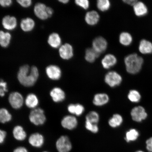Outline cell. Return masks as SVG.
I'll return each instance as SVG.
<instances>
[{
  "mask_svg": "<svg viewBox=\"0 0 152 152\" xmlns=\"http://www.w3.org/2000/svg\"><path fill=\"white\" fill-rule=\"evenodd\" d=\"M39 76L37 66L24 65L20 66L18 73V79L21 84L25 87L33 86L37 82Z\"/></svg>",
  "mask_w": 152,
  "mask_h": 152,
  "instance_id": "cell-1",
  "label": "cell"
},
{
  "mask_svg": "<svg viewBox=\"0 0 152 152\" xmlns=\"http://www.w3.org/2000/svg\"><path fill=\"white\" fill-rule=\"evenodd\" d=\"M144 62L143 58L136 53L129 54L124 58L126 71L132 75H135L141 71Z\"/></svg>",
  "mask_w": 152,
  "mask_h": 152,
  "instance_id": "cell-2",
  "label": "cell"
},
{
  "mask_svg": "<svg viewBox=\"0 0 152 152\" xmlns=\"http://www.w3.org/2000/svg\"><path fill=\"white\" fill-rule=\"evenodd\" d=\"M34 12L37 18L45 20L52 17L53 10L51 7H47L44 4L39 3L34 7Z\"/></svg>",
  "mask_w": 152,
  "mask_h": 152,
  "instance_id": "cell-3",
  "label": "cell"
},
{
  "mask_svg": "<svg viewBox=\"0 0 152 152\" xmlns=\"http://www.w3.org/2000/svg\"><path fill=\"white\" fill-rule=\"evenodd\" d=\"M29 120L32 123L36 125H42L46 121V118L43 110L41 108H35L31 110L29 115Z\"/></svg>",
  "mask_w": 152,
  "mask_h": 152,
  "instance_id": "cell-4",
  "label": "cell"
},
{
  "mask_svg": "<svg viewBox=\"0 0 152 152\" xmlns=\"http://www.w3.org/2000/svg\"><path fill=\"white\" fill-rule=\"evenodd\" d=\"M104 81L109 86L114 87L118 86L122 81V78L118 73L115 71H110L104 77Z\"/></svg>",
  "mask_w": 152,
  "mask_h": 152,
  "instance_id": "cell-5",
  "label": "cell"
},
{
  "mask_svg": "<svg viewBox=\"0 0 152 152\" xmlns=\"http://www.w3.org/2000/svg\"><path fill=\"white\" fill-rule=\"evenodd\" d=\"M56 148L58 152H69L72 149V144L69 138L62 136L57 140Z\"/></svg>",
  "mask_w": 152,
  "mask_h": 152,
  "instance_id": "cell-6",
  "label": "cell"
},
{
  "mask_svg": "<svg viewBox=\"0 0 152 152\" xmlns=\"http://www.w3.org/2000/svg\"><path fill=\"white\" fill-rule=\"evenodd\" d=\"M8 99L9 104L14 109H20L23 105L24 99L20 93L17 92L11 93L9 95Z\"/></svg>",
  "mask_w": 152,
  "mask_h": 152,
  "instance_id": "cell-7",
  "label": "cell"
},
{
  "mask_svg": "<svg viewBox=\"0 0 152 152\" xmlns=\"http://www.w3.org/2000/svg\"><path fill=\"white\" fill-rule=\"evenodd\" d=\"M131 115L133 120L137 122H141L147 118L148 116L145 109L140 106L133 108L131 111Z\"/></svg>",
  "mask_w": 152,
  "mask_h": 152,
  "instance_id": "cell-8",
  "label": "cell"
},
{
  "mask_svg": "<svg viewBox=\"0 0 152 152\" xmlns=\"http://www.w3.org/2000/svg\"><path fill=\"white\" fill-rule=\"evenodd\" d=\"M45 72L49 78L53 80H58L61 77V70L56 65H50L47 66Z\"/></svg>",
  "mask_w": 152,
  "mask_h": 152,
  "instance_id": "cell-9",
  "label": "cell"
},
{
  "mask_svg": "<svg viewBox=\"0 0 152 152\" xmlns=\"http://www.w3.org/2000/svg\"><path fill=\"white\" fill-rule=\"evenodd\" d=\"M107 47V41L103 37H98L93 41L92 48L100 54L105 52Z\"/></svg>",
  "mask_w": 152,
  "mask_h": 152,
  "instance_id": "cell-10",
  "label": "cell"
},
{
  "mask_svg": "<svg viewBox=\"0 0 152 152\" xmlns=\"http://www.w3.org/2000/svg\"><path fill=\"white\" fill-rule=\"evenodd\" d=\"M60 56L63 59L68 60L73 56L74 51L72 45L68 43L62 45L59 49Z\"/></svg>",
  "mask_w": 152,
  "mask_h": 152,
  "instance_id": "cell-11",
  "label": "cell"
},
{
  "mask_svg": "<svg viewBox=\"0 0 152 152\" xmlns=\"http://www.w3.org/2000/svg\"><path fill=\"white\" fill-rule=\"evenodd\" d=\"M77 121L76 118L73 115H66L62 119L61 124L64 128L72 130L77 126Z\"/></svg>",
  "mask_w": 152,
  "mask_h": 152,
  "instance_id": "cell-12",
  "label": "cell"
},
{
  "mask_svg": "<svg viewBox=\"0 0 152 152\" xmlns=\"http://www.w3.org/2000/svg\"><path fill=\"white\" fill-rule=\"evenodd\" d=\"M44 141L43 136L39 133L31 134L28 138V142L30 145L36 148H39L42 147Z\"/></svg>",
  "mask_w": 152,
  "mask_h": 152,
  "instance_id": "cell-13",
  "label": "cell"
},
{
  "mask_svg": "<svg viewBox=\"0 0 152 152\" xmlns=\"http://www.w3.org/2000/svg\"><path fill=\"white\" fill-rule=\"evenodd\" d=\"M50 94L53 101L56 103L62 102L65 99V93L59 87H56L53 88L50 91Z\"/></svg>",
  "mask_w": 152,
  "mask_h": 152,
  "instance_id": "cell-14",
  "label": "cell"
},
{
  "mask_svg": "<svg viewBox=\"0 0 152 152\" xmlns=\"http://www.w3.org/2000/svg\"><path fill=\"white\" fill-rule=\"evenodd\" d=\"M17 20L14 16L7 15L2 20V24L5 29L12 30L16 28L17 26Z\"/></svg>",
  "mask_w": 152,
  "mask_h": 152,
  "instance_id": "cell-15",
  "label": "cell"
},
{
  "mask_svg": "<svg viewBox=\"0 0 152 152\" xmlns=\"http://www.w3.org/2000/svg\"><path fill=\"white\" fill-rule=\"evenodd\" d=\"M85 20L86 23L91 26L96 25L99 21L100 16L96 11H91L87 12L85 16Z\"/></svg>",
  "mask_w": 152,
  "mask_h": 152,
  "instance_id": "cell-16",
  "label": "cell"
},
{
  "mask_svg": "<svg viewBox=\"0 0 152 152\" xmlns=\"http://www.w3.org/2000/svg\"><path fill=\"white\" fill-rule=\"evenodd\" d=\"M133 7L134 14L138 17L145 16L148 12L147 6L142 1H138Z\"/></svg>",
  "mask_w": 152,
  "mask_h": 152,
  "instance_id": "cell-17",
  "label": "cell"
},
{
  "mask_svg": "<svg viewBox=\"0 0 152 152\" xmlns=\"http://www.w3.org/2000/svg\"><path fill=\"white\" fill-rule=\"evenodd\" d=\"M117 63V59L115 56L112 54H108L104 57L102 61V66L106 69L115 66Z\"/></svg>",
  "mask_w": 152,
  "mask_h": 152,
  "instance_id": "cell-18",
  "label": "cell"
},
{
  "mask_svg": "<svg viewBox=\"0 0 152 152\" xmlns=\"http://www.w3.org/2000/svg\"><path fill=\"white\" fill-rule=\"evenodd\" d=\"M138 50L143 54H148L152 53V43L148 40L143 39L140 41Z\"/></svg>",
  "mask_w": 152,
  "mask_h": 152,
  "instance_id": "cell-19",
  "label": "cell"
},
{
  "mask_svg": "<svg viewBox=\"0 0 152 152\" xmlns=\"http://www.w3.org/2000/svg\"><path fill=\"white\" fill-rule=\"evenodd\" d=\"M48 42L53 48H58L61 45V39L58 34L53 33L49 36Z\"/></svg>",
  "mask_w": 152,
  "mask_h": 152,
  "instance_id": "cell-20",
  "label": "cell"
},
{
  "mask_svg": "<svg viewBox=\"0 0 152 152\" xmlns=\"http://www.w3.org/2000/svg\"><path fill=\"white\" fill-rule=\"evenodd\" d=\"M20 26L23 31L26 32L31 31L35 27V22L33 19L26 18L21 20Z\"/></svg>",
  "mask_w": 152,
  "mask_h": 152,
  "instance_id": "cell-21",
  "label": "cell"
},
{
  "mask_svg": "<svg viewBox=\"0 0 152 152\" xmlns=\"http://www.w3.org/2000/svg\"><path fill=\"white\" fill-rule=\"evenodd\" d=\"M109 100V96L107 94H98L95 95L93 103L96 106H102L107 104Z\"/></svg>",
  "mask_w": 152,
  "mask_h": 152,
  "instance_id": "cell-22",
  "label": "cell"
},
{
  "mask_svg": "<svg viewBox=\"0 0 152 152\" xmlns=\"http://www.w3.org/2000/svg\"><path fill=\"white\" fill-rule=\"evenodd\" d=\"M13 135L14 138L18 141H23L25 140L27 134L23 128L20 125L15 126L13 130Z\"/></svg>",
  "mask_w": 152,
  "mask_h": 152,
  "instance_id": "cell-23",
  "label": "cell"
},
{
  "mask_svg": "<svg viewBox=\"0 0 152 152\" xmlns=\"http://www.w3.org/2000/svg\"><path fill=\"white\" fill-rule=\"evenodd\" d=\"M25 104L28 108L35 109L39 104V100L35 94H30L26 97Z\"/></svg>",
  "mask_w": 152,
  "mask_h": 152,
  "instance_id": "cell-24",
  "label": "cell"
},
{
  "mask_svg": "<svg viewBox=\"0 0 152 152\" xmlns=\"http://www.w3.org/2000/svg\"><path fill=\"white\" fill-rule=\"evenodd\" d=\"M68 110L70 113L73 115L80 116L84 112L85 108L80 104H71L68 106Z\"/></svg>",
  "mask_w": 152,
  "mask_h": 152,
  "instance_id": "cell-25",
  "label": "cell"
},
{
  "mask_svg": "<svg viewBox=\"0 0 152 152\" xmlns=\"http://www.w3.org/2000/svg\"><path fill=\"white\" fill-rule=\"evenodd\" d=\"M119 41L121 45L128 46L132 43L133 37L131 34L128 32H123L119 35Z\"/></svg>",
  "mask_w": 152,
  "mask_h": 152,
  "instance_id": "cell-26",
  "label": "cell"
},
{
  "mask_svg": "<svg viewBox=\"0 0 152 152\" xmlns=\"http://www.w3.org/2000/svg\"><path fill=\"white\" fill-rule=\"evenodd\" d=\"M11 36L8 32L0 30V45L3 48H7L10 44Z\"/></svg>",
  "mask_w": 152,
  "mask_h": 152,
  "instance_id": "cell-27",
  "label": "cell"
},
{
  "mask_svg": "<svg viewBox=\"0 0 152 152\" xmlns=\"http://www.w3.org/2000/svg\"><path fill=\"white\" fill-rule=\"evenodd\" d=\"M100 55L92 48H87L85 52V59L87 62L93 63L95 61Z\"/></svg>",
  "mask_w": 152,
  "mask_h": 152,
  "instance_id": "cell-28",
  "label": "cell"
},
{
  "mask_svg": "<svg viewBox=\"0 0 152 152\" xmlns=\"http://www.w3.org/2000/svg\"><path fill=\"white\" fill-rule=\"evenodd\" d=\"M123 122L121 115L118 114H115L109 119V124L113 128H116L120 126Z\"/></svg>",
  "mask_w": 152,
  "mask_h": 152,
  "instance_id": "cell-29",
  "label": "cell"
},
{
  "mask_svg": "<svg viewBox=\"0 0 152 152\" xmlns=\"http://www.w3.org/2000/svg\"><path fill=\"white\" fill-rule=\"evenodd\" d=\"M139 132L135 129H130L126 133L125 139L127 142L135 141L139 136Z\"/></svg>",
  "mask_w": 152,
  "mask_h": 152,
  "instance_id": "cell-30",
  "label": "cell"
},
{
  "mask_svg": "<svg viewBox=\"0 0 152 152\" xmlns=\"http://www.w3.org/2000/svg\"><path fill=\"white\" fill-rule=\"evenodd\" d=\"M12 118V115L8 110L4 108L0 109V123L4 124L9 122Z\"/></svg>",
  "mask_w": 152,
  "mask_h": 152,
  "instance_id": "cell-31",
  "label": "cell"
},
{
  "mask_svg": "<svg viewBox=\"0 0 152 152\" xmlns=\"http://www.w3.org/2000/svg\"><path fill=\"white\" fill-rule=\"evenodd\" d=\"M128 98L130 102L134 103H137L141 99V96L138 91L133 90L129 91Z\"/></svg>",
  "mask_w": 152,
  "mask_h": 152,
  "instance_id": "cell-32",
  "label": "cell"
},
{
  "mask_svg": "<svg viewBox=\"0 0 152 152\" xmlns=\"http://www.w3.org/2000/svg\"><path fill=\"white\" fill-rule=\"evenodd\" d=\"M86 120L91 123L97 124L99 120V116L96 112L91 111L86 115Z\"/></svg>",
  "mask_w": 152,
  "mask_h": 152,
  "instance_id": "cell-33",
  "label": "cell"
},
{
  "mask_svg": "<svg viewBox=\"0 0 152 152\" xmlns=\"http://www.w3.org/2000/svg\"><path fill=\"white\" fill-rule=\"evenodd\" d=\"M111 5V3L109 0H99L97 1V7L102 12H105L109 10Z\"/></svg>",
  "mask_w": 152,
  "mask_h": 152,
  "instance_id": "cell-34",
  "label": "cell"
},
{
  "mask_svg": "<svg viewBox=\"0 0 152 152\" xmlns=\"http://www.w3.org/2000/svg\"><path fill=\"white\" fill-rule=\"evenodd\" d=\"M85 128L87 130L94 133L98 132L99 131L97 124H94L86 121L85 122Z\"/></svg>",
  "mask_w": 152,
  "mask_h": 152,
  "instance_id": "cell-35",
  "label": "cell"
},
{
  "mask_svg": "<svg viewBox=\"0 0 152 152\" xmlns=\"http://www.w3.org/2000/svg\"><path fill=\"white\" fill-rule=\"evenodd\" d=\"M75 3L78 6L84 10L88 9L90 5L88 0H76Z\"/></svg>",
  "mask_w": 152,
  "mask_h": 152,
  "instance_id": "cell-36",
  "label": "cell"
},
{
  "mask_svg": "<svg viewBox=\"0 0 152 152\" xmlns=\"http://www.w3.org/2000/svg\"><path fill=\"white\" fill-rule=\"evenodd\" d=\"M8 91L7 83L2 79H0V96H5V93Z\"/></svg>",
  "mask_w": 152,
  "mask_h": 152,
  "instance_id": "cell-37",
  "label": "cell"
},
{
  "mask_svg": "<svg viewBox=\"0 0 152 152\" xmlns=\"http://www.w3.org/2000/svg\"><path fill=\"white\" fill-rule=\"evenodd\" d=\"M20 6L24 7H28L32 4L31 0H18L17 1Z\"/></svg>",
  "mask_w": 152,
  "mask_h": 152,
  "instance_id": "cell-38",
  "label": "cell"
},
{
  "mask_svg": "<svg viewBox=\"0 0 152 152\" xmlns=\"http://www.w3.org/2000/svg\"><path fill=\"white\" fill-rule=\"evenodd\" d=\"M11 0H0V5L3 7H8L12 5Z\"/></svg>",
  "mask_w": 152,
  "mask_h": 152,
  "instance_id": "cell-39",
  "label": "cell"
},
{
  "mask_svg": "<svg viewBox=\"0 0 152 152\" xmlns=\"http://www.w3.org/2000/svg\"><path fill=\"white\" fill-rule=\"evenodd\" d=\"M6 136V132L0 129V144H2L5 141Z\"/></svg>",
  "mask_w": 152,
  "mask_h": 152,
  "instance_id": "cell-40",
  "label": "cell"
},
{
  "mask_svg": "<svg viewBox=\"0 0 152 152\" xmlns=\"http://www.w3.org/2000/svg\"><path fill=\"white\" fill-rule=\"evenodd\" d=\"M146 148L148 151L152 152V137L150 138L146 142Z\"/></svg>",
  "mask_w": 152,
  "mask_h": 152,
  "instance_id": "cell-41",
  "label": "cell"
},
{
  "mask_svg": "<svg viewBox=\"0 0 152 152\" xmlns=\"http://www.w3.org/2000/svg\"><path fill=\"white\" fill-rule=\"evenodd\" d=\"M138 1L137 0H124L123 1L124 3L133 7Z\"/></svg>",
  "mask_w": 152,
  "mask_h": 152,
  "instance_id": "cell-42",
  "label": "cell"
},
{
  "mask_svg": "<svg viewBox=\"0 0 152 152\" xmlns=\"http://www.w3.org/2000/svg\"><path fill=\"white\" fill-rule=\"evenodd\" d=\"M13 152H28V150L24 147H18L14 150Z\"/></svg>",
  "mask_w": 152,
  "mask_h": 152,
  "instance_id": "cell-43",
  "label": "cell"
},
{
  "mask_svg": "<svg viewBox=\"0 0 152 152\" xmlns=\"http://www.w3.org/2000/svg\"><path fill=\"white\" fill-rule=\"evenodd\" d=\"M59 1L61 3L64 4H66L68 3L69 1H68V0H60V1Z\"/></svg>",
  "mask_w": 152,
  "mask_h": 152,
  "instance_id": "cell-44",
  "label": "cell"
},
{
  "mask_svg": "<svg viewBox=\"0 0 152 152\" xmlns=\"http://www.w3.org/2000/svg\"><path fill=\"white\" fill-rule=\"evenodd\" d=\"M136 152H144V151H136Z\"/></svg>",
  "mask_w": 152,
  "mask_h": 152,
  "instance_id": "cell-45",
  "label": "cell"
},
{
  "mask_svg": "<svg viewBox=\"0 0 152 152\" xmlns=\"http://www.w3.org/2000/svg\"><path fill=\"white\" fill-rule=\"evenodd\" d=\"M47 152V151H44V152Z\"/></svg>",
  "mask_w": 152,
  "mask_h": 152,
  "instance_id": "cell-46",
  "label": "cell"
}]
</instances>
